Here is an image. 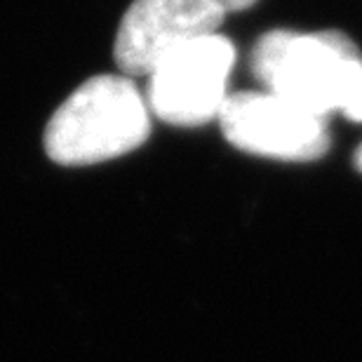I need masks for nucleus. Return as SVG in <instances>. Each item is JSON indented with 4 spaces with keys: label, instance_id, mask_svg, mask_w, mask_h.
Listing matches in <instances>:
<instances>
[{
    "label": "nucleus",
    "instance_id": "f257e3e1",
    "mask_svg": "<svg viewBox=\"0 0 362 362\" xmlns=\"http://www.w3.org/2000/svg\"><path fill=\"white\" fill-rule=\"evenodd\" d=\"M148 134L146 97L132 78L104 74L85 81L52 113L42 146L52 163L85 168L132 153Z\"/></svg>",
    "mask_w": 362,
    "mask_h": 362
},
{
    "label": "nucleus",
    "instance_id": "f03ea898",
    "mask_svg": "<svg viewBox=\"0 0 362 362\" xmlns=\"http://www.w3.org/2000/svg\"><path fill=\"white\" fill-rule=\"evenodd\" d=\"M358 62V45L341 31H271L252 52V71L266 92L322 118L339 111L344 85Z\"/></svg>",
    "mask_w": 362,
    "mask_h": 362
},
{
    "label": "nucleus",
    "instance_id": "7ed1b4c3",
    "mask_svg": "<svg viewBox=\"0 0 362 362\" xmlns=\"http://www.w3.org/2000/svg\"><path fill=\"white\" fill-rule=\"evenodd\" d=\"M235 47L221 33L181 45L148 74L146 104L158 120L175 127H200L216 120L228 99Z\"/></svg>",
    "mask_w": 362,
    "mask_h": 362
},
{
    "label": "nucleus",
    "instance_id": "20e7f679",
    "mask_svg": "<svg viewBox=\"0 0 362 362\" xmlns=\"http://www.w3.org/2000/svg\"><path fill=\"white\" fill-rule=\"evenodd\" d=\"M216 120L226 141L252 156L308 163L329 148L322 115L303 111L271 92L228 94Z\"/></svg>",
    "mask_w": 362,
    "mask_h": 362
},
{
    "label": "nucleus",
    "instance_id": "39448f33",
    "mask_svg": "<svg viewBox=\"0 0 362 362\" xmlns=\"http://www.w3.org/2000/svg\"><path fill=\"white\" fill-rule=\"evenodd\" d=\"M226 12L212 0H134L115 33V64L122 76H148L181 45L219 33Z\"/></svg>",
    "mask_w": 362,
    "mask_h": 362
},
{
    "label": "nucleus",
    "instance_id": "423d86ee",
    "mask_svg": "<svg viewBox=\"0 0 362 362\" xmlns=\"http://www.w3.org/2000/svg\"><path fill=\"white\" fill-rule=\"evenodd\" d=\"M339 111L349 120L362 122V62L351 69L349 81H346L341 92V101H339Z\"/></svg>",
    "mask_w": 362,
    "mask_h": 362
},
{
    "label": "nucleus",
    "instance_id": "0eeeda50",
    "mask_svg": "<svg viewBox=\"0 0 362 362\" xmlns=\"http://www.w3.org/2000/svg\"><path fill=\"white\" fill-rule=\"evenodd\" d=\"M214 5H219L223 12H243V10H250L257 0H212Z\"/></svg>",
    "mask_w": 362,
    "mask_h": 362
},
{
    "label": "nucleus",
    "instance_id": "6e6552de",
    "mask_svg": "<svg viewBox=\"0 0 362 362\" xmlns=\"http://www.w3.org/2000/svg\"><path fill=\"white\" fill-rule=\"evenodd\" d=\"M356 168H358V170L362 172V146H360V148L356 151Z\"/></svg>",
    "mask_w": 362,
    "mask_h": 362
}]
</instances>
